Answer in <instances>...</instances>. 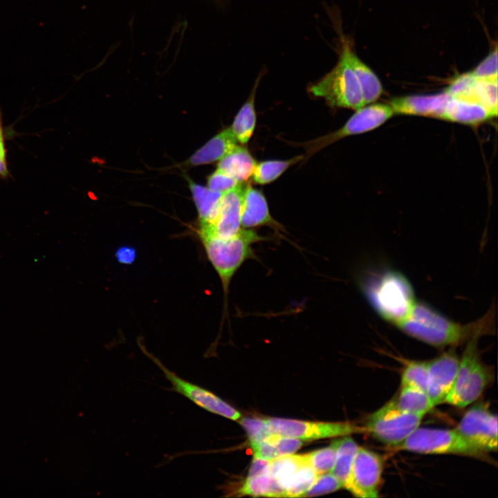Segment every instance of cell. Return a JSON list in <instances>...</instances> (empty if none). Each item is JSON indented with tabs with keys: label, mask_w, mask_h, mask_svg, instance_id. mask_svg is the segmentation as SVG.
<instances>
[{
	"label": "cell",
	"mask_w": 498,
	"mask_h": 498,
	"mask_svg": "<svg viewBox=\"0 0 498 498\" xmlns=\"http://www.w3.org/2000/svg\"><path fill=\"white\" fill-rule=\"evenodd\" d=\"M495 310L492 305L482 317L463 324L417 301L409 316L396 327L407 335L431 346L454 347L474 336L492 333L495 326Z\"/></svg>",
	"instance_id": "6da1fadb"
},
{
	"label": "cell",
	"mask_w": 498,
	"mask_h": 498,
	"mask_svg": "<svg viewBox=\"0 0 498 498\" xmlns=\"http://www.w3.org/2000/svg\"><path fill=\"white\" fill-rule=\"evenodd\" d=\"M205 254L221 279L226 308L230 284L243 264L255 258L252 246L268 240L253 229L241 228L234 236L221 238L212 233H198Z\"/></svg>",
	"instance_id": "7a4b0ae2"
},
{
	"label": "cell",
	"mask_w": 498,
	"mask_h": 498,
	"mask_svg": "<svg viewBox=\"0 0 498 498\" xmlns=\"http://www.w3.org/2000/svg\"><path fill=\"white\" fill-rule=\"evenodd\" d=\"M361 287L376 313L395 326L409 316L417 302L411 284L397 271L387 270L365 279Z\"/></svg>",
	"instance_id": "3957f363"
},
{
	"label": "cell",
	"mask_w": 498,
	"mask_h": 498,
	"mask_svg": "<svg viewBox=\"0 0 498 498\" xmlns=\"http://www.w3.org/2000/svg\"><path fill=\"white\" fill-rule=\"evenodd\" d=\"M474 336L466 342L456 378L446 398L445 403L458 407H465L475 401L490 382L492 375L481 358L478 341Z\"/></svg>",
	"instance_id": "277c9868"
},
{
	"label": "cell",
	"mask_w": 498,
	"mask_h": 498,
	"mask_svg": "<svg viewBox=\"0 0 498 498\" xmlns=\"http://www.w3.org/2000/svg\"><path fill=\"white\" fill-rule=\"evenodd\" d=\"M308 90L333 108L356 111L365 105L358 79L342 53L332 70L311 84Z\"/></svg>",
	"instance_id": "5b68a950"
},
{
	"label": "cell",
	"mask_w": 498,
	"mask_h": 498,
	"mask_svg": "<svg viewBox=\"0 0 498 498\" xmlns=\"http://www.w3.org/2000/svg\"><path fill=\"white\" fill-rule=\"evenodd\" d=\"M395 448L422 454H458L487 459L486 452L469 442L455 429L418 427Z\"/></svg>",
	"instance_id": "8992f818"
},
{
	"label": "cell",
	"mask_w": 498,
	"mask_h": 498,
	"mask_svg": "<svg viewBox=\"0 0 498 498\" xmlns=\"http://www.w3.org/2000/svg\"><path fill=\"white\" fill-rule=\"evenodd\" d=\"M423 416L401 411L392 401L372 413L364 427L375 439L395 448L420 426Z\"/></svg>",
	"instance_id": "52a82bcc"
},
{
	"label": "cell",
	"mask_w": 498,
	"mask_h": 498,
	"mask_svg": "<svg viewBox=\"0 0 498 498\" xmlns=\"http://www.w3.org/2000/svg\"><path fill=\"white\" fill-rule=\"evenodd\" d=\"M394 114L389 104L376 103L356 111V113L339 129L320 138L306 142L302 145L306 155L310 157L324 147L347 136L363 133L378 128Z\"/></svg>",
	"instance_id": "ba28073f"
},
{
	"label": "cell",
	"mask_w": 498,
	"mask_h": 498,
	"mask_svg": "<svg viewBox=\"0 0 498 498\" xmlns=\"http://www.w3.org/2000/svg\"><path fill=\"white\" fill-rule=\"evenodd\" d=\"M271 434L312 441L365 433L366 428L351 422H317L281 418H265Z\"/></svg>",
	"instance_id": "9c48e42d"
},
{
	"label": "cell",
	"mask_w": 498,
	"mask_h": 498,
	"mask_svg": "<svg viewBox=\"0 0 498 498\" xmlns=\"http://www.w3.org/2000/svg\"><path fill=\"white\" fill-rule=\"evenodd\" d=\"M138 345L142 352L160 368L165 377L171 383L174 391L210 412L234 421L241 417L239 412L214 393L179 377L170 371L158 358L149 353L140 340Z\"/></svg>",
	"instance_id": "30bf717a"
},
{
	"label": "cell",
	"mask_w": 498,
	"mask_h": 498,
	"mask_svg": "<svg viewBox=\"0 0 498 498\" xmlns=\"http://www.w3.org/2000/svg\"><path fill=\"white\" fill-rule=\"evenodd\" d=\"M383 465L382 456L367 448L358 447L352 463L347 490L356 497H378Z\"/></svg>",
	"instance_id": "8fae6325"
},
{
	"label": "cell",
	"mask_w": 498,
	"mask_h": 498,
	"mask_svg": "<svg viewBox=\"0 0 498 498\" xmlns=\"http://www.w3.org/2000/svg\"><path fill=\"white\" fill-rule=\"evenodd\" d=\"M455 430L482 451H497V416L486 403H478L467 411Z\"/></svg>",
	"instance_id": "7c38bea8"
},
{
	"label": "cell",
	"mask_w": 498,
	"mask_h": 498,
	"mask_svg": "<svg viewBox=\"0 0 498 498\" xmlns=\"http://www.w3.org/2000/svg\"><path fill=\"white\" fill-rule=\"evenodd\" d=\"M459 364V358L453 351L428 361L427 394L434 407L445 403L454 385Z\"/></svg>",
	"instance_id": "4fadbf2b"
},
{
	"label": "cell",
	"mask_w": 498,
	"mask_h": 498,
	"mask_svg": "<svg viewBox=\"0 0 498 498\" xmlns=\"http://www.w3.org/2000/svg\"><path fill=\"white\" fill-rule=\"evenodd\" d=\"M243 183L223 193L218 216L210 228L197 229V233H212L221 238L236 235L242 228L241 225V200Z\"/></svg>",
	"instance_id": "5bb4252c"
},
{
	"label": "cell",
	"mask_w": 498,
	"mask_h": 498,
	"mask_svg": "<svg viewBox=\"0 0 498 498\" xmlns=\"http://www.w3.org/2000/svg\"><path fill=\"white\" fill-rule=\"evenodd\" d=\"M241 225L246 229L267 226L277 234L284 232V227L271 216L264 194L250 185L243 190Z\"/></svg>",
	"instance_id": "9a60e30c"
},
{
	"label": "cell",
	"mask_w": 498,
	"mask_h": 498,
	"mask_svg": "<svg viewBox=\"0 0 498 498\" xmlns=\"http://www.w3.org/2000/svg\"><path fill=\"white\" fill-rule=\"evenodd\" d=\"M450 97L445 91L436 95L403 96L392 99L389 105L395 114L440 118Z\"/></svg>",
	"instance_id": "2e32d148"
},
{
	"label": "cell",
	"mask_w": 498,
	"mask_h": 498,
	"mask_svg": "<svg viewBox=\"0 0 498 498\" xmlns=\"http://www.w3.org/2000/svg\"><path fill=\"white\" fill-rule=\"evenodd\" d=\"M342 53L355 73L360 86L365 104L376 101L382 93V86L378 76L353 51L350 44L342 40Z\"/></svg>",
	"instance_id": "e0dca14e"
},
{
	"label": "cell",
	"mask_w": 498,
	"mask_h": 498,
	"mask_svg": "<svg viewBox=\"0 0 498 498\" xmlns=\"http://www.w3.org/2000/svg\"><path fill=\"white\" fill-rule=\"evenodd\" d=\"M494 117L481 104L471 100L450 97L441 119L475 125Z\"/></svg>",
	"instance_id": "ac0fdd59"
},
{
	"label": "cell",
	"mask_w": 498,
	"mask_h": 498,
	"mask_svg": "<svg viewBox=\"0 0 498 498\" xmlns=\"http://www.w3.org/2000/svg\"><path fill=\"white\" fill-rule=\"evenodd\" d=\"M237 145L230 127L225 128L196 150L186 161L187 165L198 166L221 160Z\"/></svg>",
	"instance_id": "d6986e66"
},
{
	"label": "cell",
	"mask_w": 498,
	"mask_h": 498,
	"mask_svg": "<svg viewBox=\"0 0 498 498\" xmlns=\"http://www.w3.org/2000/svg\"><path fill=\"white\" fill-rule=\"evenodd\" d=\"M187 178L198 212V229L210 228L218 216L223 193L211 190Z\"/></svg>",
	"instance_id": "ffe728a7"
},
{
	"label": "cell",
	"mask_w": 498,
	"mask_h": 498,
	"mask_svg": "<svg viewBox=\"0 0 498 498\" xmlns=\"http://www.w3.org/2000/svg\"><path fill=\"white\" fill-rule=\"evenodd\" d=\"M256 161L247 148L237 145L217 165V169L230 176L239 183L252 176Z\"/></svg>",
	"instance_id": "44dd1931"
},
{
	"label": "cell",
	"mask_w": 498,
	"mask_h": 498,
	"mask_svg": "<svg viewBox=\"0 0 498 498\" xmlns=\"http://www.w3.org/2000/svg\"><path fill=\"white\" fill-rule=\"evenodd\" d=\"M263 73L257 77L255 84L246 102L239 109L230 127L237 142L246 144L253 134L256 124V113L255 109V98L257 88Z\"/></svg>",
	"instance_id": "7402d4cb"
},
{
	"label": "cell",
	"mask_w": 498,
	"mask_h": 498,
	"mask_svg": "<svg viewBox=\"0 0 498 498\" xmlns=\"http://www.w3.org/2000/svg\"><path fill=\"white\" fill-rule=\"evenodd\" d=\"M332 441L336 448V456L333 468L329 472L347 488L349 483L352 463L358 448L356 441L349 435L343 436Z\"/></svg>",
	"instance_id": "603a6c76"
},
{
	"label": "cell",
	"mask_w": 498,
	"mask_h": 498,
	"mask_svg": "<svg viewBox=\"0 0 498 498\" xmlns=\"http://www.w3.org/2000/svg\"><path fill=\"white\" fill-rule=\"evenodd\" d=\"M243 495L284 497L286 493L279 483L268 474L248 477L239 490Z\"/></svg>",
	"instance_id": "cb8c5ba5"
},
{
	"label": "cell",
	"mask_w": 498,
	"mask_h": 498,
	"mask_svg": "<svg viewBox=\"0 0 498 498\" xmlns=\"http://www.w3.org/2000/svg\"><path fill=\"white\" fill-rule=\"evenodd\" d=\"M395 403L401 411L423 416L434 407L425 391L405 386H401Z\"/></svg>",
	"instance_id": "d4e9b609"
},
{
	"label": "cell",
	"mask_w": 498,
	"mask_h": 498,
	"mask_svg": "<svg viewBox=\"0 0 498 498\" xmlns=\"http://www.w3.org/2000/svg\"><path fill=\"white\" fill-rule=\"evenodd\" d=\"M300 155L288 160H269L256 163L252 177L260 185L270 183L277 179L288 168L304 159Z\"/></svg>",
	"instance_id": "484cf974"
},
{
	"label": "cell",
	"mask_w": 498,
	"mask_h": 498,
	"mask_svg": "<svg viewBox=\"0 0 498 498\" xmlns=\"http://www.w3.org/2000/svg\"><path fill=\"white\" fill-rule=\"evenodd\" d=\"M308 463L304 454H289L269 462L266 474L283 485L302 465ZM283 488V487H282Z\"/></svg>",
	"instance_id": "4316f807"
},
{
	"label": "cell",
	"mask_w": 498,
	"mask_h": 498,
	"mask_svg": "<svg viewBox=\"0 0 498 498\" xmlns=\"http://www.w3.org/2000/svg\"><path fill=\"white\" fill-rule=\"evenodd\" d=\"M476 101L486 107L493 116L497 114V80L477 79L468 96L464 98Z\"/></svg>",
	"instance_id": "83f0119b"
},
{
	"label": "cell",
	"mask_w": 498,
	"mask_h": 498,
	"mask_svg": "<svg viewBox=\"0 0 498 498\" xmlns=\"http://www.w3.org/2000/svg\"><path fill=\"white\" fill-rule=\"evenodd\" d=\"M317 474L306 463L299 468L283 485L286 497H301L313 483Z\"/></svg>",
	"instance_id": "f1b7e54d"
},
{
	"label": "cell",
	"mask_w": 498,
	"mask_h": 498,
	"mask_svg": "<svg viewBox=\"0 0 498 498\" xmlns=\"http://www.w3.org/2000/svg\"><path fill=\"white\" fill-rule=\"evenodd\" d=\"M428 362L410 361L401 375V386L410 387L427 393Z\"/></svg>",
	"instance_id": "f546056e"
},
{
	"label": "cell",
	"mask_w": 498,
	"mask_h": 498,
	"mask_svg": "<svg viewBox=\"0 0 498 498\" xmlns=\"http://www.w3.org/2000/svg\"><path fill=\"white\" fill-rule=\"evenodd\" d=\"M306 459L317 475L330 472L335 461L336 448L330 446L305 454Z\"/></svg>",
	"instance_id": "4dcf8cb0"
},
{
	"label": "cell",
	"mask_w": 498,
	"mask_h": 498,
	"mask_svg": "<svg viewBox=\"0 0 498 498\" xmlns=\"http://www.w3.org/2000/svg\"><path fill=\"white\" fill-rule=\"evenodd\" d=\"M342 488V483L332 474L323 473L317 475L312 486L301 497L321 495Z\"/></svg>",
	"instance_id": "1f68e13d"
},
{
	"label": "cell",
	"mask_w": 498,
	"mask_h": 498,
	"mask_svg": "<svg viewBox=\"0 0 498 498\" xmlns=\"http://www.w3.org/2000/svg\"><path fill=\"white\" fill-rule=\"evenodd\" d=\"M239 423L246 430L250 445L264 441L271 435L265 419L243 418Z\"/></svg>",
	"instance_id": "d6a6232c"
},
{
	"label": "cell",
	"mask_w": 498,
	"mask_h": 498,
	"mask_svg": "<svg viewBox=\"0 0 498 498\" xmlns=\"http://www.w3.org/2000/svg\"><path fill=\"white\" fill-rule=\"evenodd\" d=\"M478 80H497V48H495L471 71Z\"/></svg>",
	"instance_id": "836d02e7"
},
{
	"label": "cell",
	"mask_w": 498,
	"mask_h": 498,
	"mask_svg": "<svg viewBox=\"0 0 498 498\" xmlns=\"http://www.w3.org/2000/svg\"><path fill=\"white\" fill-rule=\"evenodd\" d=\"M476 80L471 72L459 75L452 80L445 92L450 97L465 98Z\"/></svg>",
	"instance_id": "e575fe53"
},
{
	"label": "cell",
	"mask_w": 498,
	"mask_h": 498,
	"mask_svg": "<svg viewBox=\"0 0 498 498\" xmlns=\"http://www.w3.org/2000/svg\"><path fill=\"white\" fill-rule=\"evenodd\" d=\"M240 183H239L234 178L216 169L208 176L207 187L211 190L225 193Z\"/></svg>",
	"instance_id": "d590c367"
},
{
	"label": "cell",
	"mask_w": 498,
	"mask_h": 498,
	"mask_svg": "<svg viewBox=\"0 0 498 498\" xmlns=\"http://www.w3.org/2000/svg\"><path fill=\"white\" fill-rule=\"evenodd\" d=\"M266 439L274 444L280 457L294 454L302 445V441L296 438L271 434Z\"/></svg>",
	"instance_id": "8d00e7d4"
},
{
	"label": "cell",
	"mask_w": 498,
	"mask_h": 498,
	"mask_svg": "<svg viewBox=\"0 0 498 498\" xmlns=\"http://www.w3.org/2000/svg\"><path fill=\"white\" fill-rule=\"evenodd\" d=\"M250 446L255 458L270 461L280 457L276 447L268 439L252 444Z\"/></svg>",
	"instance_id": "74e56055"
},
{
	"label": "cell",
	"mask_w": 498,
	"mask_h": 498,
	"mask_svg": "<svg viewBox=\"0 0 498 498\" xmlns=\"http://www.w3.org/2000/svg\"><path fill=\"white\" fill-rule=\"evenodd\" d=\"M8 174L5 132L3 126L2 114L0 110V181L6 178Z\"/></svg>",
	"instance_id": "f35d334b"
},
{
	"label": "cell",
	"mask_w": 498,
	"mask_h": 498,
	"mask_svg": "<svg viewBox=\"0 0 498 498\" xmlns=\"http://www.w3.org/2000/svg\"><path fill=\"white\" fill-rule=\"evenodd\" d=\"M136 257V250L129 246L120 247L116 252V259L122 264H130L133 263Z\"/></svg>",
	"instance_id": "ab89813d"
},
{
	"label": "cell",
	"mask_w": 498,
	"mask_h": 498,
	"mask_svg": "<svg viewBox=\"0 0 498 498\" xmlns=\"http://www.w3.org/2000/svg\"><path fill=\"white\" fill-rule=\"evenodd\" d=\"M270 461L254 458L249 468L248 477L266 474Z\"/></svg>",
	"instance_id": "60d3db41"
}]
</instances>
